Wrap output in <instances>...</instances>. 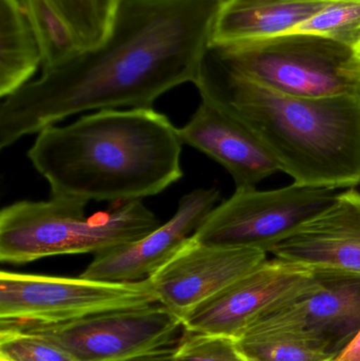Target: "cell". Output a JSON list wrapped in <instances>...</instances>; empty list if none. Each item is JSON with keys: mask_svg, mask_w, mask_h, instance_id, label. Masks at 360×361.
<instances>
[{"mask_svg": "<svg viewBox=\"0 0 360 361\" xmlns=\"http://www.w3.org/2000/svg\"><path fill=\"white\" fill-rule=\"evenodd\" d=\"M69 23L84 50L105 42L120 0H46Z\"/></svg>", "mask_w": 360, "mask_h": 361, "instance_id": "ac0fdd59", "label": "cell"}, {"mask_svg": "<svg viewBox=\"0 0 360 361\" xmlns=\"http://www.w3.org/2000/svg\"><path fill=\"white\" fill-rule=\"evenodd\" d=\"M236 345L245 361H335L308 341L281 335L243 336Z\"/></svg>", "mask_w": 360, "mask_h": 361, "instance_id": "ffe728a7", "label": "cell"}, {"mask_svg": "<svg viewBox=\"0 0 360 361\" xmlns=\"http://www.w3.org/2000/svg\"><path fill=\"white\" fill-rule=\"evenodd\" d=\"M335 361H360V332Z\"/></svg>", "mask_w": 360, "mask_h": 361, "instance_id": "cb8c5ba5", "label": "cell"}, {"mask_svg": "<svg viewBox=\"0 0 360 361\" xmlns=\"http://www.w3.org/2000/svg\"><path fill=\"white\" fill-rule=\"evenodd\" d=\"M179 133L183 145L222 165L234 179L236 189L256 188L261 180L281 171L257 137L209 97H201L198 109Z\"/></svg>", "mask_w": 360, "mask_h": 361, "instance_id": "4fadbf2b", "label": "cell"}, {"mask_svg": "<svg viewBox=\"0 0 360 361\" xmlns=\"http://www.w3.org/2000/svg\"><path fill=\"white\" fill-rule=\"evenodd\" d=\"M331 1L220 0L209 46H234L293 33Z\"/></svg>", "mask_w": 360, "mask_h": 361, "instance_id": "9a60e30c", "label": "cell"}, {"mask_svg": "<svg viewBox=\"0 0 360 361\" xmlns=\"http://www.w3.org/2000/svg\"><path fill=\"white\" fill-rule=\"evenodd\" d=\"M23 2L39 44L42 70L63 65L84 51L69 23L46 0Z\"/></svg>", "mask_w": 360, "mask_h": 361, "instance_id": "e0dca14e", "label": "cell"}, {"mask_svg": "<svg viewBox=\"0 0 360 361\" xmlns=\"http://www.w3.org/2000/svg\"><path fill=\"white\" fill-rule=\"evenodd\" d=\"M175 347L168 349L160 350V351L151 352L144 355L135 356V357L127 358L120 361H173V353Z\"/></svg>", "mask_w": 360, "mask_h": 361, "instance_id": "603a6c76", "label": "cell"}, {"mask_svg": "<svg viewBox=\"0 0 360 361\" xmlns=\"http://www.w3.org/2000/svg\"><path fill=\"white\" fill-rule=\"evenodd\" d=\"M315 269L319 278L316 288L273 310L241 337H294L321 348L336 360L360 332V275Z\"/></svg>", "mask_w": 360, "mask_h": 361, "instance_id": "9c48e42d", "label": "cell"}, {"mask_svg": "<svg viewBox=\"0 0 360 361\" xmlns=\"http://www.w3.org/2000/svg\"><path fill=\"white\" fill-rule=\"evenodd\" d=\"M0 326L38 335L77 361H120L177 347L182 319L161 303L99 314L61 324H18Z\"/></svg>", "mask_w": 360, "mask_h": 361, "instance_id": "ba28073f", "label": "cell"}, {"mask_svg": "<svg viewBox=\"0 0 360 361\" xmlns=\"http://www.w3.org/2000/svg\"><path fill=\"white\" fill-rule=\"evenodd\" d=\"M353 51H354L355 59H356L357 63H359L360 68V42L359 44L353 48Z\"/></svg>", "mask_w": 360, "mask_h": 361, "instance_id": "d4e9b609", "label": "cell"}, {"mask_svg": "<svg viewBox=\"0 0 360 361\" xmlns=\"http://www.w3.org/2000/svg\"><path fill=\"white\" fill-rule=\"evenodd\" d=\"M42 65L23 0H0V97L6 99L20 90Z\"/></svg>", "mask_w": 360, "mask_h": 361, "instance_id": "2e32d148", "label": "cell"}, {"mask_svg": "<svg viewBox=\"0 0 360 361\" xmlns=\"http://www.w3.org/2000/svg\"><path fill=\"white\" fill-rule=\"evenodd\" d=\"M0 361H77L52 341L0 326Z\"/></svg>", "mask_w": 360, "mask_h": 361, "instance_id": "44dd1931", "label": "cell"}, {"mask_svg": "<svg viewBox=\"0 0 360 361\" xmlns=\"http://www.w3.org/2000/svg\"><path fill=\"white\" fill-rule=\"evenodd\" d=\"M220 197L213 187L194 189L181 197L170 220L137 241L97 252L80 277L107 282L148 279L196 233Z\"/></svg>", "mask_w": 360, "mask_h": 361, "instance_id": "7c38bea8", "label": "cell"}, {"mask_svg": "<svg viewBox=\"0 0 360 361\" xmlns=\"http://www.w3.org/2000/svg\"><path fill=\"white\" fill-rule=\"evenodd\" d=\"M179 129L154 108L99 110L37 133L27 152L51 197L143 201L183 176Z\"/></svg>", "mask_w": 360, "mask_h": 361, "instance_id": "7a4b0ae2", "label": "cell"}, {"mask_svg": "<svg viewBox=\"0 0 360 361\" xmlns=\"http://www.w3.org/2000/svg\"><path fill=\"white\" fill-rule=\"evenodd\" d=\"M266 260L261 250L206 245L192 235L148 279L159 303L182 319Z\"/></svg>", "mask_w": 360, "mask_h": 361, "instance_id": "8fae6325", "label": "cell"}, {"mask_svg": "<svg viewBox=\"0 0 360 361\" xmlns=\"http://www.w3.org/2000/svg\"><path fill=\"white\" fill-rule=\"evenodd\" d=\"M194 86L242 122L294 183L360 185V97L285 94L230 71L209 49Z\"/></svg>", "mask_w": 360, "mask_h": 361, "instance_id": "3957f363", "label": "cell"}, {"mask_svg": "<svg viewBox=\"0 0 360 361\" xmlns=\"http://www.w3.org/2000/svg\"><path fill=\"white\" fill-rule=\"evenodd\" d=\"M230 71L285 94L306 99L360 97V68L351 47L290 33L261 42L209 47Z\"/></svg>", "mask_w": 360, "mask_h": 361, "instance_id": "5b68a950", "label": "cell"}, {"mask_svg": "<svg viewBox=\"0 0 360 361\" xmlns=\"http://www.w3.org/2000/svg\"><path fill=\"white\" fill-rule=\"evenodd\" d=\"M88 202L19 201L0 212V260L20 265L48 257L105 252L132 243L162 223L143 201L112 203L87 216Z\"/></svg>", "mask_w": 360, "mask_h": 361, "instance_id": "277c9868", "label": "cell"}, {"mask_svg": "<svg viewBox=\"0 0 360 361\" xmlns=\"http://www.w3.org/2000/svg\"><path fill=\"white\" fill-rule=\"evenodd\" d=\"M173 361H245L230 337L200 334L184 330Z\"/></svg>", "mask_w": 360, "mask_h": 361, "instance_id": "7402d4cb", "label": "cell"}, {"mask_svg": "<svg viewBox=\"0 0 360 361\" xmlns=\"http://www.w3.org/2000/svg\"><path fill=\"white\" fill-rule=\"evenodd\" d=\"M293 33L321 36L354 48L360 42V0H332Z\"/></svg>", "mask_w": 360, "mask_h": 361, "instance_id": "d6986e66", "label": "cell"}, {"mask_svg": "<svg viewBox=\"0 0 360 361\" xmlns=\"http://www.w3.org/2000/svg\"><path fill=\"white\" fill-rule=\"evenodd\" d=\"M220 0H120L105 42L37 80L0 106V148L74 114L151 108L198 80Z\"/></svg>", "mask_w": 360, "mask_h": 361, "instance_id": "6da1fadb", "label": "cell"}, {"mask_svg": "<svg viewBox=\"0 0 360 361\" xmlns=\"http://www.w3.org/2000/svg\"><path fill=\"white\" fill-rule=\"evenodd\" d=\"M319 284L316 269L275 258L188 312L184 330L240 338L273 310L310 292Z\"/></svg>", "mask_w": 360, "mask_h": 361, "instance_id": "30bf717a", "label": "cell"}, {"mask_svg": "<svg viewBox=\"0 0 360 361\" xmlns=\"http://www.w3.org/2000/svg\"><path fill=\"white\" fill-rule=\"evenodd\" d=\"M330 187L293 184L272 190L236 189L216 206L192 237L206 245L271 252L327 209L338 195Z\"/></svg>", "mask_w": 360, "mask_h": 361, "instance_id": "8992f818", "label": "cell"}, {"mask_svg": "<svg viewBox=\"0 0 360 361\" xmlns=\"http://www.w3.org/2000/svg\"><path fill=\"white\" fill-rule=\"evenodd\" d=\"M156 303L158 297L149 279L107 282L0 273V322L61 324Z\"/></svg>", "mask_w": 360, "mask_h": 361, "instance_id": "52a82bcc", "label": "cell"}, {"mask_svg": "<svg viewBox=\"0 0 360 361\" xmlns=\"http://www.w3.org/2000/svg\"><path fill=\"white\" fill-rule=\"evenodd\" d=\"M275 258L313 269L360 275V191L340 192L318 216L271 250Z\"/></svg>", "mask_w": 360, "mask_h": 361, "instance_id": "5bb4252c", "label": "cell"}]
</instances>
